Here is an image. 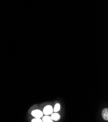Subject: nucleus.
Here are the masks:
<instances>
[{
  "label": "nucleus",
  "mask_w": 108,
  "mask_h": 122,
  "mask_svg": "<svg viewBox=\"0 0 108 122\" xmlns=\"http://www.w3.org/2000/svg\"><path fill=\"white\" fill-rule=\"evenodd\" d=\"M43 114L46 115H50L53 112V107L51 105H46L43 109L42 111Z\"/></svg>",
  "instance_id": "obj_1"
},
{
  "label": "nucleus",
  "mask_w": 108,
  "mask_h": 122,
  "mask_svg": "<svg viewBox=\"0 0 108 122\" xmlns=\"http://www.w3.org/2000/svg\"><path fill=\"white\" fill-rule=\"evenodd\" d=\"M31 115L34 118H41L43 116V112L40 109H34L31 112Z\"/></svg>",
  "instance_id": "obj_2"
},
{
  "label": "nucleus",
  "mask_w": 108,
  "mask_h": 122,
  "mask_svg": "<svg viewBox=\"0 0 108 122\" xmlns=\"http://www.w3.org/2000/svg\"><path fill=\"white\" fill-rule=\"evenodd\" d=\"M51 115V118L53 121H58L61 119V116L58 112H53Z\"/></svg>",
  "instance_id": "obj_3"
},
{
  "label": "nucleus",
  "mask_w": 108,
  "mask_h": 122,
  "mask_svg": "<svg viewBox=\"0 0 108 122\" xmlns=\"http://www.w3.org/2000/svg\"><path fill=\"white\" fill-rule=\"evenodd\" d=\"M102 116L103 119L105 121H108V108H104L102 111Z\"/></svg>",
  "instance_id": "obj_4"
},
{
  "label": "nucleus",
  "mask_w": 108,
  "mask_h": 122,
  "mask_svg": "<svg viewBox=\"0 0 108 122\" xmlns=\"http://www.w3.org/2000/svg\"><path fill=\"white\" fill-rule=\"evenodd\" d=\"M42 120L43 122H53L52 119L51 118V116L49 115H46L43 116L42 117Z\"/></svg>",
  "instance_id": "obj_5"
},
{
  "label": "nucleus",
  "mask_w": 108,
  "mask_h": 122,
  "mask_svg": "<svg viewBox=\"0 0 108 122\" xmlns=\"http://www.w3.org/2000/svg\"><path fill=\"white\" fill-rule=\"evenodd\" d=\"M61 109V105L59 103H57L55 104L54 107L53 108V111L54 112H58L60 111Z\"/></svg>",
  "instance_id": "obj_6"
},
{
  "label": "nucleus",
  "mask_w": 108,
  "mask_h": 122,
  "mask_svg": "<svg viewBox=\"0 0 108 122\" xmlns=\"http://www.w3.org/2000/svg\"><path fill=\"white\" fill-rule=\"evenodd\" d=\"M31 122H43V121L41 118H34L31 120Z\"/></svg>",
  "instance_id": "obj_7"
}]
</instances>
